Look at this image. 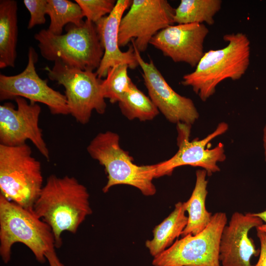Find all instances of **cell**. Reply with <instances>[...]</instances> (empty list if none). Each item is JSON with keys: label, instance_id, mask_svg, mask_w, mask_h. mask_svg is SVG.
Returning <instances> with one entry per match:
<instances>
[{"label": "cell", "instance_id": "3", "mask_svg": "<svg viewBox=\"0 0 266 266\" xmlns=\"http://www.w3.org/2000/svg\"><path fill=\"white\" fill-rule=\"evenodd\" d=\"M65 34L57 35L42 29L34 35L46 60L60 61L68 66L82 70L98 69L104 54L95 24L87 20L79 25L69 24Z\"/></svg>", "mask_w": 266, "mask_h": 266}, {"label": "cell", "instance_id": "20", "mask_svg": "<svg viewBox=\"0 0 266 266\" xmlns=\"http://www.w3.org/2000/svg\"><path fill=\"white\" fill-rule=\"evenodd\" d=\"M222 3L221 0H181L175 9L174 22L177 24L204 22L212 25Z\"/></svg>", "mask_w": 266, "mask_h": 266}, {"label": "cell", "instance_id": "22", "mask_svg": "<svg viewBox=\"0 0 266 266\" xmlns=\"http://www.w3.org/2000/svg\"><path fill=\"white\" fill-rule=\"evenodd\" d=\"M122 113L128 119L141 121L153 119L159 111L149 97L133 82L129 90L118 102Z\"/></svg>", "mask_w": 266, "mask_h": 266}, {"label": "cell", "instance_id": "4", "mask_svg": "<svg viewBox=\"0 0 266 266\" xmlns=\"http://www.w3.org/2000/svg\"><path fill=\"white\" fill-rule=\"evenodd\" d=\"M16 242L28 247L41 263L46 261V252L55 247L52 230L46 223L33 210L0 194V255L5 264L10 261L11 248Z\"/></svg>", "mask_w": 266, "mask_h": 266}, {"label": "cell", "instance_id": "24", "mask_svg": "<svg viewBox=\"0 0 266 266\" xmlns=\"http://www.w3.org/2000/svg\"><path fill=\"white\" fill-rule=\"evenodd\" d=\"M81 8L86 20L95 24L102 17L109 14L114 9L115 0H75Z\"/></svg>", "mask_w": 266, "mask_h": 266}, {"label": "cell", "instance_id": "2", "mask_svg": "<svg viewBox=\"0 0 266 266\" xmlns=\"http://www.w3.org/2000/svg\"><path fill=\"white\" fill-rule=\"evenodd\" d=\"M223 39L226 46L205 52L196 69L185 74L181 82L192 87L203 101L215 93L222 81L241 78L250 64V42L245 33H227Z\"/></svg>", "mask_w": 266, "mask_h": 266}, {"label": "cell", "instance_id": "5", "mask_svg": "<svg viewBox=\"0 0 266 266\" xmlns=\"http://www.w3.org/2000/svg\"><path fill=\"white\" fill-rule=\"evenodd\" d=\"M90 156L104 166L107 181L102 191L105 193L113 186L128 185L138 189L146 196L156 193L153 179L155 178V165L138 166L120 146L119 136L107 131L98 133L87 148Z\"/></svg>", "mask_w": 266, "mask_h": 266}, {"label": "cell", "instance_id": "11", "mask_svg": "<svg viewBox=\"0 0 266 266\" xmlns=\"http://www.w3.org/2000/svg\"><path fill=\"white\" fill-rule=\"evenodd\" d=\"M179 124L178 150L169 159L155 164V178L170 175L174 169L183 166L200 167L207 171L208 175L219 171L220 169L217 164L226 159L224 146L219 143L212 149L207 147L211 140L228 130V124L221 122L205 138L190 141L189 139V125Z\"/></svg>", "mask_w": 266, "mask_h": 266}, {"label": "cell", "instance_id": "19", "mask_svg": "<svg viewBox=\"0 0 266 266\" xmlns=\"http://www.w3.org/2000/svg\"><path fill=\"white\" fill-rule=\"evenodd\" d=\"M183 202L175 204L174 210L153 231V237L145 242V246L153 258L169 248L182 235L188 222Z\"/></svg>", "mask_w": 266, "mask_h": 266}, {"label": "cell", "instance_id": "13", "mask_svg": "<svg viewBox=\"0 0 266 266\" xmlns=\"http://www.w3.org/2000/svg\"><path fill=\"white\" fill-rule=\"evenodd\" d=\"M135 56L142 71L144 84L152 101L166 119L174 123L190 126L199 117L193 101L176 93L167 83L152 60L142 58L140 52L133 44Z\"/></svg>", "mask_w": 266, "mask_h": 266}, {"label": "cell", "instance_id": "1", "mask_svg": "<svg viewBox=\"0 0 266 266\" xmlns=\"http://www.w3.org/2000/svg\"><path fill=\"white\" fill-rule=\"evenodd\" d=\"M33 211L51 227L58 248L63 244L62 233H75L92 213L86 187L73 176L54 174L47 178Z\"/></svg>", "mask_w": 266, "mask_h": 266}, {"label": "cell", "instance_id": "14", "mask_svg": "<svg viewBox=\"0 0 266 266\" xmlns=\"http://www.w3.org/2000/svg\"><path fill=\"white\" fill-rule=\"evenodd\" d=\"M208 33L204 24L172 25L158 32L150 44L174 62L196 67L204 53L203 43Z\"/></svg>", "mask_w": 266, "mask_h": 266}, {"label": "cell", "instance_id": "27", "mask_svg": "<svg viewBox=\"0 0 266 266\" xmlns=\"http://www.w3.org/2000/svg\"><path fill=\"white\" fill-rule=\"evenodd\" d=\"M45 257L50 266H65L60 261L56 253L55 248L47 252L45 254Z\"/></svg>", "mask_w": 266, "mask_h": 266}, {"label": "cell", "instance_id": "17", "mask_svg": "<svg viewBox=\"0 0 266 266\" xmlns=\"http://www.w3.org/2000/svg\"><path fill=\"white\" fill-rule=\"evenodd\" d=\"M207 175V171L203 169L197 170L194 189L189 199L183 202L188 215V222L182 237L200 233L206 228L211 220L213 214L207 210L205 205L208 194Z\"/></svg>", "mask_w": 266, "mask_h": 266}, {"label": "cell", "instance_id": "10", "mask_svg": "<svg viewBox=\"0 0 266 266\" xmlns=\"http://www.w3.org/2000/svg\"><path fill=\"white\" fill-rule=\"evenodd\" d=\"M37 60L35 49L30 47L28 64L22 72L12 76L0 74V100L22 97L46 105L53 115L69 114L65 95L50 87L47 80L41 79L37 74L35 67Z\"/></svg>", "mask_w": 266, "mask_h": 266}, {"label": "cell", "instance_id": "12", "mask_svg": "<svg viewBox=\"0 0 266 266\" xmlns=\"http://www.w3.org/2000/svg\"><path fill=\"white\" fill-rule=\"evenodd\" d=\"M16 109L10 102L0 105V142L8 146L26 143L30 140L40 153L50 161V153L39 127L41 107L36 102L28 103L25 98L16 97Z\"/></svg>", "mask_w": 266, "mask_h": 266}, {"label": "cell", "instance_id": "29", "mask_svg": "<svg viewBox=\"0 0 266 266\" xmlns=\"http://www.w3.org/2000/svg\"><path fill=\"white\" fill-rule=\"evenodd\" d=\"M263 146L264 149L265 159L266 162V124L263 129Z\"/></svg>", "mask_w": 266, "mask_h": 266}, {"label": "cell", "instance_id": "9", "mask_svg": "<svg viewBox=\"0 0 266 266\" xmlns=\"http://www.w3.org/2000/svg\"><path fill=\"white\" fill-rule=\"evenodd\" d=\"M175 9L166 0H133L120 22V47L131 41L138 51H145L160 31L173 25Z\"/></svg>", "mask_w": 266, "mask_h": 266}, {"label": "cell", "instance_id": "15", "mask_svg": "<svg viewBox=\"0 0 266 266\" xmlns=\"http://www.w3.org/2000/svg\"><path fill=\"white\" fill-rule=\"evenodd\" d=\"M263 224L253 213L234 212L223 230L219 245V261L222 266H253L250 263L257 256L253 240L249 237L251 229Z\"/></svg>", "mask_w": 266, "mask_h": 266}, {"label": "cell", "instance_id": "7", "mask_svg": "<svg viewBox=\"0 0 266 266\" xmlns=\"http://www.w3.org/2000/svg\"><path fill=\"white\" fill-rule=\"evenodd\" d=\"M48 78L64 86L69 114L82 124L88 123L93 110L102 114L106 103L102 91L101 79L96 72L71 67L56 61L46 66Z\"/></svg>", "mask_w": 266, "mask_h": 266}, {"label": "cell", "instance_id": "26", "mask_svg": "<svg viewBox=\"0 0 266 266\" xmlns=\"http://www.w3.org/2000/svg\"><path fill=\"white\" fill-rule=\"evenodd\" d=\"M257 235L261 248L259 258L255 266H266V233L257 230Z\"/></svg>", "mask_w": 266, "mask_h": 266}, {"label": "cell", "instance_id": "28", "mask_svg": "<svg viewBox=\"0 0 266 266\" xmlns=\"http://www.w3.org/2000/svg\"><path fill=\"white\" fill-rule=\"evenodd\" d=\"M253 214L261 219L263 222V224L257 228L256 230L266 233V209L262 212Z\"/></svg>", "mask_w": 266, "mask_h": 266}, {"label": "cell", "instance_id": "18", "mask_svg": "<svg viewBox=\"0 0 266 266\" xmlns=\"http://www.w3.org/2000/svg\"><path fill=\"white\" fill-rule=\"evenodd\" d=\"M17 2L0 0V68L14 67L18 34Z\"/></svg>", "mask_w": 266, "mask_h": 266}, {"label": "cell", "instance_id": "23", "mask_svg": "<svg viewBox=\"0 0 266 266\" xmlns=\"http://www.w3.org/2000/svg\"><path fill=\"white\" fill-rule=\"evenodd\" d=\"M129 66L125 64L116 65L110 68L102 80V91L105 99L112 103L119 102L129 90L133 81L128 74Z\"/></svg>", "mask_w": 266, "mask_h": 266}, {"label": "cell", "instance_id": "25", "mask_svg": "<svg viewBox=\"0 0 266 266\" xmlns=\"http://www.w3.org/2000/svg\"><path fill=\"white\" fill-rule=\"evenodd\" d=\"M23 3L30 14L28 29L46 22L47 0H24Z\"/></svg>", "mask_w": 266, "mask_h": 266}, {"label": "cell", "instance_id": "6", "mask_svg": "<svg viewBox=\"0 0 266 266\" xmlns=\"http://www.w3.org/2000/svg\"><path fill=\"white\" fill-rule=\"evenodd\" d=\"M26 143L0 144V194L8 200L33 210L43 187L40 162Z\"/></svg>", "mask_w": 266, "mask_h": 266}, {"label": "cell", "instance_id": "16", "mask_svg": "<svg viewBox=\"0 0 266 266\" xmlns=\"http://www.w3.org/2000/svg\"><path fill=\"white\" fill-rule=\"evenodd\" d=\"M132 0H118L112 12L95 23L98 35L104 50V54L96 72L99 78L106 77L108 70L120 64H127L133 69L139 65L133 45L123 52L119 45L118 36L121 21L124 12Z\"/></svg>", "mask_w": 266, "mask_h": 266}, {"label": "cell", "instance_id": "21", "mask_svg": "<svg viewBox=\"0 0 266 266\" xmlns=\"http://www.w3.org/2000/svg\"><path fill=\"white\" fill-rule=\"evenodd\" d=\"M46 14L50 18L47 30L57 35L62 34L66 25H79L83 22L84 17L79 4L68 0H47Z\"/></svg>", "mask_w": 266, "mask_h": 266}, {"label": "cell", "instance_id": "8", "mask_svg": "<svg viewBox=\"0 0 266 266\" xmlns=\"http://www.w3.org/2000/svg\"><path fill=\"white\" fill-rule=\"evenodd\" d=\"M227 223L225 213L212 215L206 228L196 234L176 239L167 249L153 258L154 266H221L219 245Z\"/></svg>", "mask_w": 266, "mask_h": 266}]
</instances>
